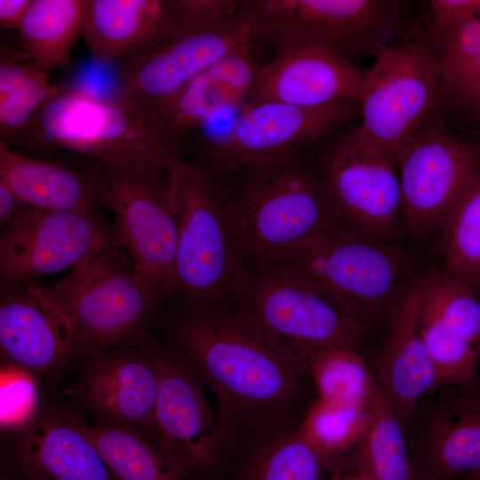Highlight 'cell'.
Returning <instances> with one entry per match:
<instances>
[{
    "label": "cell",
    "mask_w": 480,
    "mask_h": 480,
    "mask_svg": "<svg viewBox=\"0 0 480 480\" xmlns=\"http://www.w3.org/2000/svg\"><path fill=\"white\" fill-rule=\"evenodd\" d=\"M250 41L253 40L249 28L238 11L155 51L126 57L119 60L116 68L122 94L157 121L159 114L190 81Z\"/></svg>",
    "instance_id": "cell-14"
},
{
    "label": "cell",
    "mask_w": 480,
    "mask_h": 480,
    "mask_svg": "<svg viewBox=\"0 0 480 480\" xmlns=\"http://www.w3.org/2000/svg\"><path fill=\"white\" fill-rule=\"evenodd\" d=\"M422 445L430 475L480 472V397L468 389L447 392L428 420Z\"/></svg>",
    "instance_id": "cell-25"
},
{
    "label": "cell",
    "mask_w": 480,
    "mask_h": 480,
    "mask_svg": "<svg viewBox=\"0 0 480 480\" xmlns=\"http://www.w3.org/2000/svg\"><path fill=\"white\" fill-rule=\"evenodd\" d=\"M43 290L68 323L74 365L148 334L164 300L145 280L117 236L84 266Z\"/></svg>",
    "instance_id": "cell-5"
},
{
    "label": "cell",
    "mask_w": 480,
    "mask_h": 480,
    "mask_svg": "<svg viewBox=\"0 0 480 480\" xmlns=\"http://www.w3.org/2000/svg\"><path fill=\"white\" fill-rule=\"evenodd\" d=\"M438 78L447 103L472 128L471 138L480 141V36L470 56Z\"/></svg>",
    "instance_id": "cell-36"
},
{
    "label": "cell",
    "mask_w": 480,
    "mask_h": 480,
    "mask_svg": "<svg viewBox=\"0 0 480 480\" xmlns=\"http://www.w3.org/2000/svg\"><path fill=\"white\" fill-rule=\"evenodd\" d=\"M358 101L320 107L245 103L228 150L225 179L241 168L299 155L353 116Z\"/></svg>",
    "instance_id": "cell-17"
},
{
    "label": "cell",
    "mask_w": 480,
    "mask_h": 480,
    "mask_svg": "<svg viewBox=\"0 0 480 480\" xmlns=\"http://www.w3.org/2000/svg\"><path fill=\"white\" fill-rule=\"evenodd\" d=\"M28 205L0 180V227L5 228L17 219Z\"/></svg>",
    "instance_id": "cell-38"
},
{
    "label": "cell",
    "mask_w": 480,
    "mask_h": 480,
    "mask_svg": "<svg viewBox=\"0 0 480 480\" xmlns=\"http://www.w3.org/2000/svg\"><path fill=\"white\" fill-rule=\"evenodd\" d=\"M378 403L364 409L329 404L315 398L297 431L326 461L356 448L373 420Z\"/></svg>",
    "instance_id": "cell-34"
},
{
    "label": "cell",
    "mask_w": 480,
    "mask_h": 480,
    "mask_svg": "<svg viewBox=\"0 0 480 480\" xmlns=\"http://www.w3.org/2000/svg\"><path fill=\"white\" fill-rule=\"evenodd\" d=\"M88 0H32L18 26L20 44L49 70L65 61L83 35Z\"/></svg>",
    "instance_id": "cell-28"
},
{
    "label": "cell",
    "mask_w": 480,
    "mask_h": 480,
    "mask_svg": "<svg viewBox=\"0 0 480 480\" xmlns=\"http://www.w3.org/2000/svg\"><path fill=\"white\" fill-rule=\"evenodd\" d=\"M158 376L148 334L93 356L70 389L93 422L154 432Z\"/></svg>",
    "instance_id": "cell-15"
},
{
    "label": "cell",
    "mask_w": 480,
    "mask_h": 480,
    "mask_svg": "<svg viewBox=\"0 0 480 480\" xmlns=\"http://www.w3.org/2000/svg\"><path fill=\"white\" fill-rule=\"evenodd\" d=\"M12 142L80 154L111 171L167 170L185 155L156 120L125 98L71 91L46 103Z\"/></svg>",
    "instance_id": "cell-2"
},
{
    "label": "cell",
    "mask_w": 480,
    "mask_h": 480,
    "mask_svg": "<svg viewBox=\"0 0 480 480\" xmlns=\"http://www.w3.org/2000/svg\"><path fill=\"white\" fill-rule=\"evenodd\" d=\"M423 277L403 291L387 320L388 331L379 357L380 386L401 422H412L420 399L438 388L436 372L418 328Z\"/></svg>",
    "instance_id": "cell-22"
},
{
    "label": "cell",
    "mask_w": 480,
    "mask_h": 480,
    "mask_svg": "<svg viewBox=\"0 0 480 480\" xmlns=\"http://www.w3.org/2000/svg\"><path fill=\"white\" fill-rule=\"evenodd\" d=\"M261 68L253 41L236 48L190 81L157 121L184 148L188 135L217 106L228 100L247 101Z\"/></svg>",
    "instance_id": "cell-23"
},
{
    "label": "cell",
    "mask_w": 480,
    "mask_h": 480,
    "mask_svg": "<svg viewBox=\"0 0 480 480\" xmlns=\"http://www.w3.org/2000/svg\"><path fill=\"white\" fill-rule=\"evenodd\" d=\"M236 480H321L325 462L293 431L264 443L239 457Z\"/></svg>",
    "instance_id": "cell-33"
},
{
    "label": "cell",
    "mask_w": 480,
    "mask_h": 480,
    "mask_svg": "<svg viewBox=\"0 0 480 480\" xmlns=\"http://www.w3.org/2000/svg\"><path fill=\"white\" fill-rule=\"evenodd\" d=\"M49 70L21 44L1 39L0 134L11 142L50 100L64 91L50 82Z\"/></svg>",
    "instance_id": "cell-26"
},
{
    "label": "cell",
    "mask_w": 480,
    "mask_h": 480,
    "mask_svg": "<svg viewBox=\"0 0 480 480\" xmlns=\"http://www.w3.org/2000/svg\"><path fill=\"white\" fill-rule=\"evenodd\" d=\"M439 87L437 63L426 41L386 47L365 73L358 103L361 132L396 165L397 157L428 118Z\"/></svg>",
    "instance_id": "cell-10"
},
{
    "label": "cell",
    "mask_w": 480,
    "mask_h": 480,
    "mask_svg": "<svg viewBox=\"0 0 480 480\" xmlns=\"http://www.w3.org/2000/svg\"><path fill=\"white\" fill-rule=\"evenodd\" d=\"M194 31L188 0H88L83 36L94 60L111 64Z\"/></svg>",
    "instance_id": "cell-18"
},
{
    "label": "cell",
    "mask_w": 480,
    "mask_h": 480,
    "mask_svg": "<svg viewBox=\"0 0 480 480\" xmlns=\"http://www.w3.org/2000/svg\"><path fill=\"white\" fill-rule=\"evenodd\" d=\"M178 222L177 303L234 304L249 266L229 213L226 180L182 157L170 168Z\"/></svg>",
    "instance_id": "cell-4"
},
{
    "label": "cell",
    "mask_w": 480,
    "mask_h": 480,
    "mask_svg": "<svg viewBox=\"0 0 480 480\" xmlns=\"http://www.w3.org/2000/svg\"><path fill=\"white\" fill-rule=\"evenodd\" d=\"M234 304L267 332L304 355L336 347L358 348L370 330L276 260L249 263Z\"/></svg>",
    "instance_id": "cell-9"
},
{
    "label": "cell",
    "mask_w": 480,
    "mask_h": 480,
    "mask_svg": "<svg viewBox=\"0 0 480 480\" xmlns=\"http://www.w3.org/2000/svg\"><path fill=\"white\" fill-rule=\"evenodd\" d=\"M405 2L389 0H241L253 41L276 52L315 46L352 63L377 57L398 33Z\"/></svg>",
    "instance_id": "cell-7"
},
{
    "label": "cell",
    "mask_w": 480,
    "mask_h": 480,
    "mask_svg": "<svg viewBox=\"0 0 480 480\" xmlns=\"http://www.w3.org/2000/svg\"><path fill=\"white\" fill-rule=\"evenodd\" d=\"M94 172L133 265L164 302L175 300L178 222L170 169Z\"/></svg>",
    "instance_id": "cell-8"
},
{
    "label": "cell",
    "mask_w": 480,
    "mask_h": 480,
    "mask_svg": "<svg viewBox=\"0 0 480 480\" xmlns=\"http://www.w3.org/2000/svg\"><path fill=\"white\" fill-rule=\"evenodd\" d=\"M332 480H371L365 476L362 475L357 471V474L352 475V476H335Z\"/></svg>",
    "instance_id": "cell-40"
},
{
    "label": "cell",
    "mask_w": 480,
    "mask_h": 480,
    "mask_svg": "<svg viewBox=\"0 0 480 480\" xmlns=\"http://www.w3.org/2000/svg\"><path fill=\"white\" fill-rule=\"evenodd\" d=\"M305 356L316 398L321 402L369 409L383 394L356 348L336 347Z\"/></svg>",
    "instance_id": "cell-29"
},
{
    "label": "cell",
    "mask_w": 480,
    "mask_h": 480,
    "mask_svg": "<svg viewBox=\"0 0 480 480\" xmlns=\"http://www.w3.org/2000/svg\"><path fill=\"white\" fill-rule=\"evenodd\" d=\"M32 0H0V25L5 29L18 28Z\"/></svg>",
    "instance_id": "cell-39"
},
{
    "label": "cell",
    "mask_w": 480,
    "mask_h": 480,
    "mask_svg": "<svg viewBox=\"0 0 480 480\" xmlns=\"http://www.w3.org/2000/svg\"><path fill=\"white\" fill-rule=\"evenodd\" d=\"M418 319L480 348V297L472 286L444 270L423 276Z\"/></svg>",
    "instance_id": "cell-30"
},
{
    "label": "cell",
    "mask_w": 480,
    "mask_h": 480,
    "mask_svg": "<svg viewBox=\"0 0 480 480\" xmlns=\"http://www.w3.org/2000/svg\"><path fill=\"white\" fill-rule=\"evenodd\" d=\"M354 454L357 471L371 480H418L404 425L391 409L384 393Z\"/></svg>",
    "instance_id": "cell-31"
},
{
    "label": "cell",
    "mask_w": 480,
    "mask_h": 480,
    "mask_svg": "<svg viewBox=\"0 0 480 480\" xmlns=\"http://www.w3.org/2000/svg\"><path fill=\"white\" fill-rule=\"evenodd\" d=\"M0 180L27 205L38 209L94 212L102 204L94 172L88 173L26 156L2 140Z\"/></svg>",
    "instance_id": "cell-24"
},
{
    "label": "cell",
    "mask_w": 480,
    "mask_h": 480,
    "mask_svg": "<svg viewBox=\"0 0 480 480\" xmlns=\"http://www.w3.org/2000/svg\"><path fill=\"white\" fill-rule=\"evenodd\" d=\"M422 480H443V479L427 473V475L424 476Z\"/></svg>",
    "instance_id": "cell-43"
},
{
    "label": "cell",
    "mask_w": 480,
    "mask_h": 480,
    "mask_svg": "<svg viewBox=\"0 0 480 480\" xmlns=\"http://www.w3.org/2000/svg\"><path fill=\"white\" fill-rule=\"evenodd\" d=\"M365 73L319 47L284 49L262 66L246 103L274 101L312 108L358 101Z\"/></svg>",
    "instance_id": "cell-21"
},
{
    "label": "cell",
    "mask_w": 480,
    "mask_h": 480,
    "mask_svg": "<svg viewBox=\"0 0 480 480\" xmlns=\"http://www.w3.org/2000/svg\"><path fill=\"white\" fill-rule=\"evenodd\" d=\"M475 395L478 396L480 397V376L476 378V380L473 386V388L470 389Z\"/></svg>",
    "instance_id": "cell-42"
},
{
    "label": "cell",
    "mask_w": 480,
    "mask_h": 480,
    "mask_svg": "<svg viewBox=\"0 0 480 480\" xmlns=\"http://www.w3.org/2000/svg\"><path fill=\"white\" fill-rule=\"evenodd\" d=\"M158 389L153 435L161 448L189 475L219 463L216 412L204 393V381L172 347L154 341Z\"/></svg>",
    "instance_id": "cell-16"
},
{
    "label": "cell",
    "mask_w": 480,
    "mask_h": 480,
    "mask_svg": "<svg viewBox=\"0 0 480 480\" xmlns=\"http://www.w3.org/2000/svg\"><path fill=\"white\" fill-rule=\"evenodd\" d=\"M245 101L228 100L212 109L188 135V158L225 180L226 162ZM187 158V157H186Z\"/></svg>",
    "instance_id": "cell-35"
},
{
    "label": "cell",
    "mask_w": 480,
    "mask_h": 480,
    "mask_svg": "<svg viewBox=\"0 0 480 480\" xmlns=\"http://www.w3.org/2000/svg\"><path fill=\"white\" fill-rule=\"evenodd\" d=\"M172 347L217 400L219 462L298 430L314 388L307 356L276 339L235 304L178 306Z\"/></svg>",
    "instance_id": "cell-1"
},
{
    "label": "cell",
    "mask_w": 480,
    "mask_h": 480,
    "mask_svg": "<svg viewBox=\"0 0 480 480\" xmlns=\"http://www.w3.org/2000/svg\"><path fill=\"white\" fill-rule=\"evenodd\" d=\"M268 260L288 266L333 306L369 326L388 318L410 284L408 260L394 243L345 228Z\"/></svg>",
    "instance_id": "cell-6"
},
{
    "label": "cell",
    "mask_w": 480,
    "mask_h": 480,
    "mask_svg": "<svg viewBox=\"0 0 480 480\" xmlns=\"http://www.w3.org/2000/svg\"><path fill=\"white\" fill-rule=\"evenodd\" d=\"M396 168L404 225L416 236L438 232L480 176V142L429 119L400 152Z\"/></svg>",
    "instance_id": "cell-11"
},
{
    "label": "cell",
    "mask_w": 480,
    "mask_h": 480,
    "mask_svg": "<svg viewBox=\"0 0 480 480\" xmlns=\"http://www.w3.org/2000/svg\"><path fill=\"white\" fill-rule=\"evenodd\" d=\"M429 9L435 38L475 16L480 10V0H433Z\"/></svg>",
    "instance_id": "cell-37"
},
{
    "label": "cell",
    "mask_w": 480,
    "mask_h": 480,
    "mask_svg": "<svg viewBox=\"0 0 480 480\" xmlns=\"http://www.w3.org/2000/svg\"><path fill=\"white\" fill-rule=\"evenodd\" d=\"M318 172L342 227L394 243L404 226L397 170L358 126L330 139Z\"/></svg>",
    "instance_id": "cell-12"
},
{
    "label": "cell",
    "mask_w": 480,
    "mask_h": 480,
    "mask_svg": "<svg viewBox=\"0 0 480 480\" xmlns=\"http://www.w3.org/2000/svg\"><path fill=\"white\" fill-rule=\"evenodd\" d=\"M438 232L443 270L476 291L480 285V176Z\"/></svg>",
    "instance_id": "cell-32"
},
{
    "label": "cell",
    "mask_w": 480,
    "mask_h": 480,
    "mask_svg": "<svg viewBox=\"0 0 480 480\" xmlns=\"http://www.w3.org/2000/svg\"><path fill=\"white\" fill-rule=\"evenodd\" d=\"M476 292L478 293V295H479V297H480V285H479V287L477 288Z\"/></svg>",
    "instance_id": "cell-44"
},
{
    "label": "cell",
    "mask_w": 480,
    "mask_h": 480,
    "mask_svg": "<svg viewBox=\"0 0 480 480\" xmlns=\"http://www.w3.org/2000/svg\"><path fill=\"white\" fill-rule=\"evenodd\" d=\"M117 480H188L189 474L158 444L132 428L81 422ZM155 437V436H154Z\"/></svg>",
    "instance_id": "cell-27"
},
{
    "label": "cell",
    "mask_w": 480,
    "mask_h": 480,
    "mask_svg": "<svg viewBox=\"0 0 480 480\" xmlns=\"http://www.w3.org/2000/svg\"><path fill=\"white\" fill-rule=\"evenodd\" d=\"M226 186L233 226L249 263L275 260L310 238L344 228L318 170L301 153L241 168Z\"/></svg>",
    "instance_id": "cell-3"
},
{
    "label": "cell",
    "mask_w": 480,
    "mask_h": 480,
    "mask_svg": "<svg viewBox=\"0 0 480 480\" xmlns=\"http://www.w3.org/2000/svg\"><path fill=\"white\" fill-rule=\"evenodd\" d=\"M116 237L95 212L47 211L28 205L0 233V291L75 270Z\"/></svg>",
    "instance_id": "cell-13"
},
{
    "label": "cell",
    "mask_w": 480,
    "mask_h": 480,
    "mask_svg": "<svg viewBox=\"0 0 480 480\" xmlns=\"http://www.w3.org/2000/svg\"><path fill=\"white\" fill-rule=\"evenodd\" d=\"M68 412L48 410L21 427L10 461L12 480H117Z\"/></svg>",
    "instance_id": "cell-20"
},
{
    "label": "cell",
    "mask_w": 480,
    "mask_h": 480,
    "mask_svg": "<svg viewBox=\"0 0 480 480\" xmlns=\"http://www.w3.org/2000/svg\"><path fill=\"white\" fill-rule=\"evenodd\" d=\"M0 296V348L7 364L28 374L75 366L71 330L41 285L28 283Z\"/></svg>",
    "instance_id": "cell-19"
},
{
    "label": "cell",
    "mask_w": 480,
    "mask_h": 480,
    "mask_svg": "<svg viewBox=\"0 0 480 480\" xmlns=\"http://www.w3.org/2000/svg\"><path fill=\"white\" fill-rule=\"evenodd\" d=\"M461 480H480V472L463 476H461Z\"/></svg>",
    "instance_id": "cell-41"
}]
</instances>
